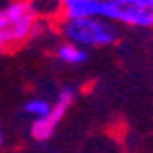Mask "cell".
Wrapping results in <instances>:
<instances>
[{"instance_id":"1","label":"cell","mask_w":153,"mask_h":153,"mask_svg":"<svg viewBox=\"0 0 153 153\" xmlns=\"http://www.w3.org/2000/svg\"><path fill=\"white\" fill-rule=\"evenodd\" d=\"M38 10L34 0H14L0 10V40L4 48H12L30 40L38 30Z\"/></svg>"},{"instance_id":"2","label":"cell","mask_w":153,"mask_h":153,"mask_svg":"<svg viewBox=\"0 0 153 153\" xmlns=\"http://www.w3.org/2000/svg\"><path fill=\"white\" fill-rule=\"evenodd\" d=\"M62 36L68 42L79 48H102V46L114 44L117 38L114 24L105 22L103 18L90 16V18H74L62 22Z\"/></svg>"},{"instance_id":"3","label":"cell","mask_w":153,"mask_h":153,"mask_svg":"<svg viewBox=\"0 0 153 153\" xmlns=\"http://www.w3.org/2000/svg\"><path fill=\"white\" fill-rule=\"evenodd\" d=\"M100 18L133 28H149L153 24V8L137 6L129 0H103L100 2Z\"/></svg>"},{"instance_id":"4","label":"cell","mask_w":153,"mask_h":153,"mask_svg":"<svg viewBox=\"0 0 153 153\" xmlns=\"http://www.w3.org/2000/svg\"><path fill=\"white\" fill-rule=\"evenodd\" d=\"M74 100H76V90L74 88L66 85V88L60 90L58 100L50 108V111H48L44 117L34 119V123H32V127H30V133H32V137H34L36 141H46V139H50V137L54 135L58 123L62 121V117L66 115V111L70 109V105L74 103Z\"/></svg>"},{"instance_id":"5","label":"cell","mask_w":153,"mask_h":153,"mask_svg":"<svg viewBox=\"0 0 153 153\" xmlns=\"http://www.w3.org/2000/svg\"><path fill=\"white\" fill-rule=\"evenodd\" d=\"M56 4L62 8L66 20L90 16L100 18V2H96V0H56Z\"/></svg>"},{"instance_id":"6","label":"cell","mask_w":153,"mask_h":153,"mask_svg":"<svg viewBox=\"0 0 153 153\" xmlns=\"http://www.w3.org/2000/svg\"><path fill=\"white\" fill-rule=\"evenodd\" d=\"M56 58L64 64H70V66H78V64H84L88 60V52L79 46L72 44V42H62V44L56 48Z\"/></svg>"},{"instance_id":"7","label":"cell","mask_w":153,"mask_h":153,"mask_svg":"<svg viewBox=\"0 0 153 153\" xmlns=\"http://www.w3.org/2000/svg\"><path fill=\"white\" fill-rule=\"evenodd\" d=\"M50 103L46 102V100H42V97H34V100H30V102H26V105H24V111L28 115H32L34 119H40L44 117L48 111H50Z\"/></svg>"},{"instance_id":"8","label":"cell","mask_w":153,"mask_h":153,"mask_svg":"<svg viewBox=\"0 0 153 153\" xmlns=\"http://www.w3.org/2000/svg\"><path fill=\"white\" fill-rule=\"evenodd\" d=\"M137 6H145V8H153V0H129Z\"/></svg>"},{"instance_id":"9","label":"cell","mask_w":153,"mask_h":153,"mask_svg":"<svg viewBox=\"0 0 153 153\" xmlns=\"http://www.w3.org/2000/svg\"><path fill=\"white\" fill-rule=\"evenodd\" d=\"M4 145V131H2V127H0V147Z\"/></svg>"},{"instance_id":"10","label":"cell","mask_w":153,"mask_h":153,"mask_svg":"<svg viewBox=\"0 0 153 153\" xmlns=\"http://www.w3.org/2000/svg\"><path fill=\"white\" fill-rule=\"evenodd\" d=\"M0 50H4V46H2V40H0Z\"/></svg>"},{"instance_id":"11","label":"cell","mask_w":153,"mask_h":153,"mask_svg":"<svg viewBox=\"0 0 153 153\" xmlns=\"http://www.w3.org/2000/svg\"><path fill=\"white\" fill-rule=\"evenodd\" d=\"M96 2H103V0H96Z\"/></svg>"}]
</instances>
